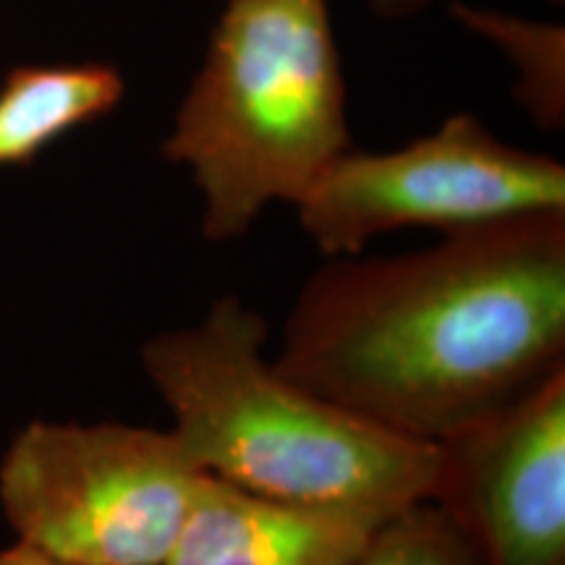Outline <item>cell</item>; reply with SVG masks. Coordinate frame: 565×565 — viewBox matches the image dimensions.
Segmentation results:
<instances>
[{
  "mask_svg": "<svg viewBox=\"0 0 565 565\" xmlns=\"http://www.w3.org/2000/svg\"><path fill=\"white\" fill-rule=\"evenodd\" d=\"M121 71L108 63L17 66L0 84V168L26 166L42 150L118 108Z\"/></svg>",
  "mask_w": 565,
  "mask_h": 565,
  "instance_id": "cell-8",
  "label": "cell"
},
{
  "mask_svg": "<svg viewBox=\"0 0 565 565\" xmlns=\"http://www.w3.org/2000/svg\"><path fill=\"white\" fill-rule=\"evenodd\" d=\"M353 565H482L435 500L387 515Z\"/></svg>",
  "mask_w": 565,
  "mask_h": 565,
  "instance_id": "cell-10",
  "label": "cell"
},
{
  "mask_svg": "<svg viewBox=\"0 0 565 565\" xmlns=\"http://www.w3.org/2000/svg\"><path fill=\"white\" fill-rule=\"evenodd\" d=\"M0 565H76L68 561H61V557H53L42 553L38 547L24 545V542H17V545L0 550Z\"/></svg>",
  "mask_w": 565,
  "mask_h": 565,
  "instance_id": "cell-12",
  "label": "cell"
},
{
  "mask_svg": "<svg viewBox=\"0 0 565 565\" xmlns=\"http://www.w3.org/2000/svg\"><path fill=\"white\" fill-rule=\"evenodd\" d=\"M435 0H366L374 17L385 21H404L412 19L416 13L427 11Z\"/></svg>",
  "mask_w": 565,
  "mask_h": 565,
  "instance_id": "cell-11",
  "label": "cell"
},
{
  "mask_svg": "<svg viewBox=\"0 0 565 565\" xmlns=\"http://www.w3.org/2000/svg\"><path fill=\"white\" fill-rule=\"evenodd\" d=\"M433 500L482 565H565V370L437 445Z\"/></svg>",
  "mask_w": 565,
  "mask_h": 565,
  "instance_id": "cell-6",
  "label": "cell"
},
{
  "mask_svg": "<svg viewBox=\"0 0 565 565\" xmlns=\"http://www.w3.org/2000/svg\"><path fill=\"white\" fill-rule=\"evenodd\" d=\"M458 24L482 34L511 61L519 74L513 97L542 131H561L565 124V30L563 24L511 17L490 9L454 3Z\"/></svg>",
  "mask_w": 565,
  "mask_h": 565,
  "instance_id": "cell-9",
  "label": "cell"
},
{
  "mask_svg": "<svg viewBox=\"0 0 565 565\" xmlns=\"http://www.w3.org/2000/svg\"><path fill=\"white\" fill-rule=\"evenodd\" d=\"M273 364L408 440L466 433L565 370V212L330 259L303 282Z\"/></svg>",
  "mask_w": 565,
  "mask_h": 565,
  "instance_id": "cell-1",
  "label": "cell"
},
{
  "mask_svg": "<svg viewBox=\"0 0 565 565\" xmlns=\"http://www.w3.org/2000/svg\"><path fill=\"white\" fill-rule=\"evenodd\" d=\"M294 207L324 257H353L401 228L456 233L565 212V166L498 139L471 113H456L398 150L349 147Z\"/></svg>",
  "mask_w": 565,
  "mask_h": 565,
  "instance_id": "cell-5",
  "label": "cell"
},
{
  "mask_svg": "<svg viewBox=\"0 0 565 565\" xmlns=\"http://www.w3.org/2000/svg\"><path fill=\"white\" fill-rule=\"evenodd\" d=\"M267 322L221 296L186 328L141 345V370L196 471L244 490L391 515L433 500L440 450L303 387L267 362Z\"/></svg>",
  "mask_w": 565,
  "mask_h": 565,
  "instance_id": "cell-2",
  "label": "cell"
},
{
  "mask_svg": "<svg viewBox=\"0 0 565 565\" xmlns=\"http://www.w3.org/2000/svg\"><path fill=\"white\" fill-rule=\"evenodd\" d=\"M351 147L328 0H228L160 145L202 194V236L244 238Z\"/></svg>",
  "mask_w": 565,
  "mask_h": 565,
  "instance_id": "cell-3",
  "label": "cell"
},
{
  "mask_svg": "<svg viewBox=\"0 0 565 565\" xmlns=\"http://www.w3.org/2000/svg\"><path fill=\"white\" fill-rule=\"evenodd\" d=\"M545 3H553V6H563L565 0H545Z\"/></svg>",
  "mask_w": 565,
  "mask_h": 565,
  "instance_id": "cell-13",
  "label": "cell"
},
{
  "mask_svg": "<svg viewBox=\"0 0 565 565\" xmlns=\"http://www.w3.org/2000/svg\"><path fill=\"white\" fill-rule=\"evenodd\" d=\"M200 475L171 429L32 422L0 461V508L61 561L166 565Z\"/></svg>",
  "mask_w": 565,
  "mask_h": 565,
  "instance_id": "cell-4",
  "label": "cell"
},
{
  "mask_svg": "<svg viewBox=\"0 0 565 565\" xmlns=\"http://www.w3.org/2000/svg\"><path fill=\"white\" fill-rule=\"evenodd\" d=\"M385 519L270 498L202 471L166 565H353Z\"/></svg>",
  "mask_w": 565,
  "mask_h": 565,
  "instance_id": "cell-7",
  "label": "cell"
}]
</instances>
